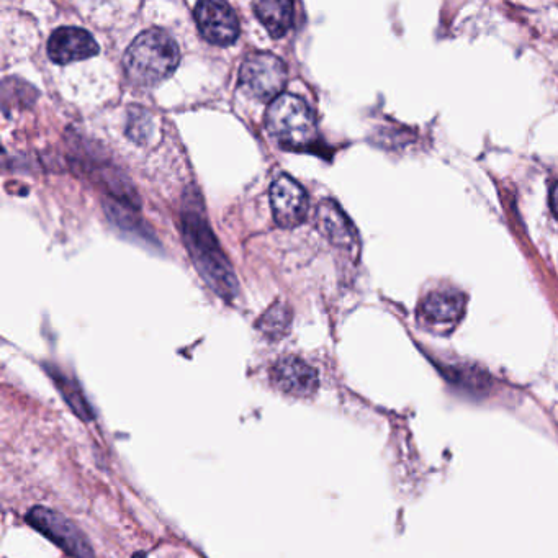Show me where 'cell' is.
<instances>
[{
  "mask_svg": "<svg viewBox=\"0 0 558 558\" xmlns=\"http://www.w3.org/2000/svg\"><path fill=\"white\" fill-rule=\"evenodd\" d=\"M180 63V50L169 33L151 28L126 50L123 66L131 84L154 87L166 81Z\"/></svg>",
  "mask_w": 558,
  "mask_h": 558,
  "instance_id": "1",
  "label": "cell"
},
{
  "mask_svg": "<svg viewBox=\"0 0 558 558\" xmlns=\"http://www.w3.org/2000/svg\"><path fill=\"white\" fill-rule=\"evenodd\" d=\"M185 231V241L189 246L190 254L194 257L195 266L200 274L205 277L208 285L220 293L221 297L233 295L234 288L238 287L234 280L233 270L226 261L225 254L216 244L212 231L208 230L205 220L200 213L194 212L185 215L182 220Z\"/></svg>",
  "mask_w": 558,
  "mask_h": 558,
  "instance_id": "2",
  "label": "cell"
},
{
  "mask_svg": "<svg viewBox=\"0 0 558 558\" xmlns=\"http://www.w3.org/2000/svg\"><path fill=\"white\" fill-rule=\"evenodd\" d=\"M266 125L270 135L288 148H305L315 141V113L298 95L282 94L270 102Z\"/></svg>",
  "mask_w": 558,
  "mask_h": 558,
  "instance_id": "3",
  "label": "cell"
},
{
  "mask_svg": "<svg viewBox=\"0 0 558 558\" xmlns=\"http://www.w3.org/2000/svg\"><path fill=\"white\" fill-rule=\"evenodd\" d=\"M287 66L270 53H252L239 71V86L252 99L274 102L287 84Z\"/></svg>",
  "mask_w": 558,
  "mask_h": 558,
  "instance_id": "4",
  "label": "cell"
},
{
  "mask_svg": "<svg viewBox=\"0 0 558 558\" xmlns=\"http://www.w3.org/2000/svg\"><path fill=\"white\" fill-rule=\"evenodd\" d=\"M25 519L33 529L50 539L54 545H58L69 557L95 558L94 549L86 534L58 511L45 506H35L28 511Z\"/></svg>",
  "mask_w": 558,
  "mask_h": 558,
  "instance_id": "5",
  "label": "cell"
},
{
  "mask_svg": "<svg viewBox=\"0 0 558 558\" xmlns=\"http://www.w3.org/2000/svg\"><path fill=\"white\" fill-rule=\"evenodd\" d=\"M270 207L277 225L295 228L305 223L310 210V198L297 180L279 176L270 185Z\"/></svg>",
  "mask_w": 558,
  "mask_h": 558,
  "instance_id": "6",
  "label": "cell"
},
{
  "mask_svg": "<svg viewBox=\"0 0 558 558\" xmlns=\"http://www.w3.org/2000/svg\"><path fill=\"white\" fill-rule=\"evenodd\" d=\"M195 22L203 38L216 46H230L239 36L238 17L225 2L205 0L194 10Z\"/></svg>",
  "mask_w": 558,
  "mask_h": 558,
  "instance_id": "7",
  "label": "cell"
},
{
  "mask_svg": "<svg viewBox=\"0 0 558 558\" xmlns=\"http://www.w3.org/2000/svg\"><path fill=\"white\" fill-rule=\"evenodd\" d=\"M270 380L280 392L292 396H311L318 390L320 380L310 364L300 357H282L270 369Z\"/></svg>",
  "mask_w": 558,
  "mask_h": 558,
  "instance_id": "8",
  "label": "cell"
},
{
  "mask_svg": "<svg viewBox=\"0 0 558 558\" xmlns=\"http://www.w3.org/2000/svg\"><path fill=\"white\" fill-rule=\"evenodd\" d=\"M99 53V45L87 30L77 27H61L53 32L48 41V54L56 64H71L92 58Z\"/></svg>",
  "mask_w": 558,
  "mask_h": 558,
  "instance_id": "9",
  "label": "cell"
},
{
  "mask_svg": "<svg viewBox=\"0 0 558 558\" xmlns=\"http://www.w3.org/2000/svg\"><path fill=\"white\" fill-rule=\"evenodd\" d=\"M465 300L452 290H437L424 298L419 315L432 326H454L464 315Z\"/></svg>",
  "mask_w": 558,
  "mask_h": 558,
  "instance_id": "10",
  "label": "cell"
},
{
  "mask_svg": "<svg viewBox=\"0 0 558 558\" xmlns=\"http://www.w3.org/2000/svg\"><path fill=\"white\" fill-rule=\"evenodd\" d=\"M318 228L331 243L341 248H352L356 243V231L351 221L347 220L338 203L333 200H323L316 213Z\"/></svg>",
  "mask_w": 558,
  "mask_h": 558,
  "instance_id": "11",
  "label": "cell"
},
{
  "mask_svg": "<svg viewBox=\"0 0 558 558\" xmlns=\"http://www.w3.org/2000/svg\"><path fill=\"white\" fill-rule=\"evenodd\" d=\"M254 12L272 38L287 35L293 23V4L287 0H259L254 2Z\"/></svg>",
  "mask_w": 558,
  "mask_h": 558,
  "instance_id": "12",
  "label": "cell"
},
{
  "mask_svg": "<svg viewBox=\"0 0 558 558\" xmlns=\"http://www.w3.org/2000/svg\"><path fill=\"white\" fill-rule=\"evenodd\" d=\"M126 135L135 143H149L156 135V123H154L153 115L140 107L130 108Z\"/></svg>",
  "mask_w": 558,
  "mask_h": 558,
  "instance_id": "13",
  "label": "cell"
},
{
  "mask_svg": "<svg viewBox=\"0 0 558 558\" xmlns=\"http://www.w3.org/2000/svg\"><path fill=\"white\" fill-rule=\"evenodd\" d=\"M290 320H292V316H290V310L287 306L277 303L266 311V315L262 316L261 321H259V329L264 336L272 339V341H277V339L287 334L288 328H290Z\"/></svg>",
  "mask_w": 558,
  "mask_h": 558,
  "instance_id": "14",
  "label": "cell"
},
{
  "mask_svg": "<svg viewBox=\"0 0 558 558\" xmlns=\"http://www.w3.org/2000/svg\"><path fill=\"white\" fill-rule=\"evenodd\" d=\"M550 208L558 220V184H555L550 190Z\"/></svg>",
  "mask_w": 558,
  "mask_h": 558,
  "instance_id": "15",
  "label": "cell"
}]
</instances>
